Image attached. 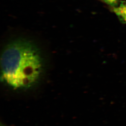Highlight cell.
<instances>
[{
	"label": "cell",
	"mask_w": 126,
	"mask_h": 126,
	"mask_svg": "<svg viewBox=\"0 0 126 126\" xmlns=\"http://www.w3.org/2000/svg\"><path fill=\"white\" fill-rule=\"evenodd\" d=\"M0 64L4 82L17 90L29 89L36 85L44 69L38 49L23 40L14 41L6 46L1 54Z\"/></svg>",
	"instance_id": "cell-1"
},
{
	"label": "cell",
	"mask_w": 126,
	"mask_h": 126,
	"mask_svg": "<svg viewBox=\"0 0 126 126\" xmlns=\"http://www.w3.org/2000/svg\"><path fill=\"white\" fill-rule=\"evenodd\" d=\"M113 10L120 20L126 23V2H122L118 7H114Z\"/></svg>",
	"instance_id": "cell-2"
},
{
	"label": "cell",
	"mask_w": 126,
	"mask_h": 126,
	"mask_svg": "<svg viewBox=\"0 0 126 126\" xmlns=\"http://www.w3.org/2000/svg\"><path fill=\"white\" fill-rule=\"evenodd\" d=\"M102 0L104 1V2H106V3H107L108 4H110V5H113V4H112L111 0Z\"/></svg>",
	"instance_id": "cell-3"
},
{
	"label": "cell",
	"mask_w": 126,
	"mask_h": 126,
	"mask_svg": "<svg viewBox=\"0 0 126 126\" xmlns=\"http://www.w3.org/2000/svg\"><path fill=\"white\" fill-rule=\"evenodd\" d=\"M118 0H111V1H112V4H113L115 3Z\"/></svg>",
	"instance_id": "cell-4"
}]
</instances>
